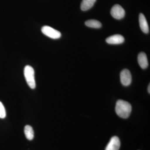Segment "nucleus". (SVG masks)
I'll return each instance as SVG.
<instances>
[{"label":"nucleus","mask_w":150,"mask_h":150,"mask_svg":"<svg viewBox=\"0 0 150 150\" xmlns=\"http://www.w3.org/2000/svg\"><path fill=\"white\" fill-rule=\"evenodd\" d=\"M85 24L88 27L92 28H99L102 26L101 23L96 20H88L85 22Z\"/></svg>","instance_id":"f8f14e48"},{"label":"nucleus","mask_w":150,"mask_h":150,"mask_svg":"<svg viewBox=\"0 0 150 150\" xmlns=\"http://www.w3.org/2000/svg\"><path fill=\"white\" fill-rule=\"evenodd\" d=\"M120 79L121 83L125 86H128L131 84L132 81V76L129 70L125 69L121 72Z\"/></svg>","instance_id":"39448f33"},{"label":"nucleus","mask_w":150,"mask_h":150,"mask_svg":"<svg viewBox=\"0 0 150 150\" xmlns=\"http://www.w3.org/2000/svg\"><path fill=\"white\" fill-rule=\"evenodd\" d=\"M138 61L139 65L142 69H146L149 66L147 57L144 52H141L138 55Z\"/></svg>","instance_id":"1a4fd4ad"},{"label":"nucleus","mask_w":150,"mask_h":150,"mask_svg":"<svg viewBox=\"0 0 150 150\" xmlns=\"http://www.w3.org/2000/svg\"><path fill=\"white\" fill-rule=\"evenodd\" d=\"M96 0H83L81 5L82 11H86L91 8L94 5Z\"/></svg>","instance_id":"9d476101"},{"label":"nucleus","mask_w":150,"mask_h":150,"mask_svg":"<svg viewBox=\"0 0 150 150\" xmlns=\"http://www.w3.org/2000/svg\"><path fill=\"white\" fill-rule=\"evenodd\" d=\"M41 31L43 34L52 39H59L62 36V34L59 31L47 25L43 26L41 28Z\"/></svg>","instance_id":"7ed1b4c3"},{"label":"nucleus","mask_w":150,"mask_h":150,"mask_svg":"<svg viewBox=\"0 0 150 150\" xmlns=\"http://www.w3.org/2000/svg\"><path fill=\"white\" fill-rule=\"evenodd\" d=\"M24 75L25 80L31 89H35L36 84L35 79V71L31 66L27 65L25 67Z\"/></svg>","instance_id":"f03ea898"},{"label":"nucleus","mask_w":150,"mask_h":150,"mask_svg":"<svg viewBox=\"0 0 150 150\" xmlns=\"http://www.w3.org/2000/svg\"><path fill=\"white\" fill-rule=\"evenodd\" d=\"M121 146L120 139L117 137H113L110 139L105 150H119Z\"/></svg>","instance_id":"423d86ee"},{"label":"nucleus","mask_w":150,"mask_h":150,"mask_svg":"<svg viewBox=\"0 0 150 150\" xmlns=\"http://www.w3.org/2000/svg\"><path fill=\"white\" fill-rule=\"evenodd\" d=\"M150 84L149 85V86H148V92L149 93H150Z\"/></svg>","instance_id":"4468645a"},{"label":"nucleus","mask_w":150,"mask_h":150,"mask_svg":"<svg viewBox=\"0 0 150 150\" xmlns=\"http://www.w3.org/2000/svg\"><path fill=\"white\" fill-rule=\"evenodd\" d=\"M110 14L114 18L120 20L125 16V11L121 6L116 4L113 6L111 8Z\"/></svg>","instance_id":"20e7f679"},{"label":"nucleus","mask_w":150,"mask_h":150,"mask_svg":"<svg viewBox=\"0 0 150 150\" xmlns=\"http://www.w3.org/2000/svg\"><path fill=\"white\" fill-rule=\"evenodd\" d=\"M124 37L119 34L111 35L106 39V43L110 44H120L124 42Z\"/></svg>","instance_id":"0eeeda50"},{"label":"nucleus","mask_w":150,"mask_h":150,"mask_svg":"<svg viewBox=\"0 0 150 150\" xmlns=\"http://www.w3.org/2000/svg\"><path fill=\"white\" fill-rule=\"evenodd\" d=\"M24 134L28 140L31 141L34 138V131L31 126L26 125L24 128Z\"/></svg>","instance_id":"9b49d317"},{"label":"nucleus","mask_w":150,"mask_h":150,"mask_svg":"<svg viewBox=\"0 0 150 150\" xmlns=\"http://www.w3.org/2000/svg\"><path fill=\"white\" fill-rule=\"evenodd\" d=\"M115 112L118 116L123 118H129L131 114L132 107L129 102L122 100L117 101L115 108Z\"/></svg>","instance_id":"f257e3e1"},{"label":"nucleus","mask_w":150,"mask_h":150,"mask_svg":"<svg viewBox=\"0 0 150 150\" xmlns=\"http://www.w3.org/2000/svg\"><path fill=\"white\" fill-rule=\"evenodd\" d=\"M140 27L143 32L148 33L149 31V25L145 16L143 13H141L139 16Z\"/></svg>","instance_id":"6e6552de"},{"label":"nucleus","mask_w":150,"mask_h":150,"mask_svg":"<svg viewBox=\"0 0 150 150\" xmlns=\"http://www.w3.org/2000/svg\"><path fill=\"white\" fill-rule=\"evenodd\" d=\"M6 117L5 108L4 105L0 101V118H4Z\"/></svg>","instance_id":"ddd939ff"}]
</instances>
